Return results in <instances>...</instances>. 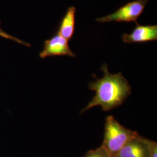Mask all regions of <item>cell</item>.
Here are the masks:
<instances>
[{
  "label": "cell",
  "instance_id": "obj_1",
  "mask_svg": "<svg viewBox=\"0 0 157 157\" xmlns=\"http://www.w3.org/2000/svg\"><path fill=\"white\" fill-rule=\"evenodd\" d=\"M101 69L104 76L89 84L90 90L95 91V96L81 113L98 105L104 111H110L121 105L131 94L132 87L122 73H110L107 64Z\"/></svg>",
  "mask_w": 157,
  "mask_h": 157
},
{
  "label": "cell",
  "instance_id": "obj_2",
  "mask_svg": "<svg viewBox=\"0 0 157 157\" xmlns=\"http://www.w3.org/2000/svg\"><path fill=\"white\" fill-rule=\"evenodd\" d=\"M139 135L121 125L113 116H108L105 124L104 147L111 157H117L127 143Z\"/></svg>",
  "mask_w": 157,
  "mask_h": 157
},
{
  "label": "cell",
  "instance_id": "obj_3",
  "mask_svg": "<svg viewBox=\"0 0 157 157\" xmlns=\"http://www.w3.org/2000/svg\"><path fill=\"white\" fill-rule=\"evenodd\" d=\"M149 0H135L130 1L121 6L118 10L111 14L100 18H97L95 21L100 23L111 22H135L144 11V8Z\"/></svg>",
  "mask_w": 157,
  "mask_h": 157
},
{
  "label": "cell",
  "instance_id": "obj_4",
  "mask_svg": "<svg viewBox=\"0 0 157 157\" xmlns=\"http://www.w3.org/2000/svg\"><path fill=\"white\" fill-rule=\"evenodd\" d=\"M39 56L41 58H45L54 56L76 57V55L71 50L67 40L56 33L50 39L44 41L43 49L40 52Z\"/></svg>",
  "mask_w": 157,
  "mask_h": 157
},
{
  "label": "cell",
  "instance_id": "obj_5",
  "mask_svg": "<svg viewBox=\"0 0 157 157\" xmlns=\"http://www.w3.org/2000/svg\"><path fill=\"white\" fill-rule=\"evenodd\" d=\"M136 26L130 33H124L122 39L124 43H143L157 40V25H139Z\"/></svg>",
  "mask_w": 157,
  "mask_h": 157
},
{
  "label": "cell",
  "instance_id": "obj_6",
  "mask_svg": "<svg viewBox=\"0 0 157 157\" xmlns=\"http://www.w3.org/2000/svg\"><path fill=\"white\" fill-rule=\"evenodd\" d=\"M117 157H150L145 138L137 135L126 144Z\"/></svg>",
  "mask_w": 157,
  "mask_h": 157
},
{
  "label": "cell",
  "instance_id": "obj_7",
  "mask_svg": "<svg viewBox=\"0 0 157 157\" xmlns=\"http://www.w3.org/2000/svg\"><path fill=\"white\" fill-rule=\"evenodd\" d=\"M76 8L71 6L67 8L65 15L61 20L56 33L58 34L67 41L73 38L75 32V17Z\"/></svg>",
  "mask_w": 157,
  "mask_h": 157
},
{
  "label": "cell",
  "instance_id": "obj_8",
  "mask_svg": "<svg viewBox=\"0 0 157 157\" xmlns=\"http://www.w3.org/2000/svg\"><path fill=\"white\" fill-rule=\"evenodd\" d=\"M84 157H111L106 149L101 146L100 147L87 152Z\"/></svg>",
  "mask_w": 157,
  "mask_h": 157
},
{
  "label": "cell",
  "instance_id": "obj_9",
  "mask_svg": "<svg viewBox=\"0 0 157 157\" xmlns=\"http://www.w3.org/2000/svg\"><path fill=\"white\" fill-rule=\"evenodd\" d=\"M0 25H1V21H0ZM0 37H2L3 38H5L6 39L11 40H13L17 43H18L19 44H22L23 45H25V46H27V47H30V44H29L28 43H26L25 41H23L19 39L17 37L12 36L10 34L7 33L5 31H4L1 28V26H0Z\"/></svg>",
  "mask_w": 157,
  "mask_h": 157
},
{
  "label": "cell",
  "instance_id": "obj_10",
  "mask_svg": "<svg viewBox=\"0 0 157 157\" xmlns=\"http://www.w3.org/2000/svg\"><path fill=\"white\" fill-rule=\"evenodd\" d=\"M145 140L148 147L150 157H157V143L154 141L148 140L146 138H145Z\"/></svg>",
  "mask_w": 157,
  "mask_h": 157
}]
</instances>
